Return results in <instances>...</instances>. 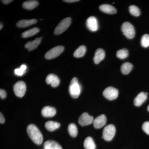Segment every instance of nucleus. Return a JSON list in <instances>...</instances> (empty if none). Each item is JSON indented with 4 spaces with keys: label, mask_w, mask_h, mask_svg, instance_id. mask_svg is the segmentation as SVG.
Listing matches in <instances>:
<instances>
[{
    "label": "nucleus",
    "mask_w": 149,
    "mask_h": 149,
    "mask_svg": "<svg viewBox=\"0 0 149 149\" xmlns=\"http://www.w3.org/2000/svg\"><path fill=\"white\" fill-rule=\"evenodd\" d=\"M27 131L28 136L35 143L40 145L42 143V135L36 125L29 124L27 126Z\"/></svg>",
    "instance_id": "obj_1"
},
{
    "label": "nucleus",
    "mask_w": 149,
    "mask_h": 149,
    "mask_svg": "<svg viewBox=\"0 0 149 149\" xmlns=\"http://www.w3.org/2000/svg\"><path fill=\"white\" fill-rule=\"evenodd\" d=\"M81 86L76 77H73L71 80L69 87V92L73 98H77L81 93Z\"/></svg>",
    "instance_id": "obj_2"
},
{
    "label": "nucleus",
    "mask_w": 149,
    "mask_h": 149,
    "mask_svg": "<svg viewBox=\"0 0 149 149\" xmlns=\"http://www.w3.org/2000/svg\"><path fill=\"white\" fill-rule=\"evenodd\" d=\"M121 29L123 35L128 39H133L135 37V28L130 22H124L121 26Z\"/></svg>",
    "instance_id": "obj_3"
},
{
    "label": "nucleus",
    "mask_w": 149,
    "mask_h": 149,
    "mask_svg": "<svg viewBox=\"0 0 149 149\" xmlns=\"http://www.w3.org/2000/svg\"><path fill=\"white\" fill-rule=\"evenodd\" d=\"M71 23V19L70 17H66L60 22L54 30L55 35H60L64 32Z\"/></svg>",
    "instance_id": "obj_4"
},
{
    "label": "nucleus",
    "mask_w": 149,
    "mask_h": 149,
    "mask_svg": "<svg viewBox=\"0 0 149 149\" xmlns=\"http://www.w3.org/2000/svg\"><path fill=\"white\" fill-rule=\"evenodd\" d=\"M116 128L112 124L107 125L103 130V136L105 141H111L115 135Z\"/></svg>",
    "instance_id": "obj_5"
},
{
    "label": "nucleus",
    "mask_w": 149,
    "mask_h": 149,
    "mask_svg": "<svg viewBox=\"0 0 149 149\" xmlns=\"http://www.w3.org/2000/svg\"><path fill=\"white\" fill-rule=\"evenodd\" d=\"M64 50V47L63 46H57L47 52L45 55V57L49 60L56 58L62 53Z\"/></svg>",
    "instance_id": "obj_6"
},
{
    "label": "nucleus",
    "mask_w": 149,
    "mask_h": 149,
    "mask_svg": "<svg viewBox=\"0 0 149 149\" xmlns=\"http://www.w3.org/2000/svg\"><path fill=\"white\" fill-rule=\"evenodd\" d=\"M14 92L16 96L19 97L24 96L26 91V86L24 81H19L17 82L13 87Z\"/></svg>",
    "instance_id": "obj_7"
},
{
    "label": "nucleus",
    "mask_w": 149,
    "mask_h": 149,
    "mask_svg": "<svg viewBox=\"0 0 149 149\" xmlns=\"http://www.w3.org/2000/svg\"><path fill=\"white\" fill-rule=\"evenodd\" d=\"M103 95L106 98L109 100H113L117 98L118 97V91L116 88L109 87L104 90Z\"/></svg>",
    "instance_id": "obj_8"
},
{
    "label": "nucleus",
    "mask_w": 149,
    "mask_h": 149,
    "mask_svg": "<svg viewBox=\"0 0 149 149\" xmlns=\"http://www.w3.org/2000/svg\"><path fill=\"white\" fill-rule=\"evenodd\" d=\"M94 121L93 116L89 115L87 113L84 112L80 115L78 119V123L82 126L89 125Z\"/></svg>",
    "instance_id": "obj_9"
},
{
    "label": "nucleus",
    "mask_w": 149,
    "mask_h": 149,
    "mask_svg": "<svg viewBox=\"0 0 149 149\" xmlns=\"http://www.w3.org/2000/svg\"><path fill=\"white\" fill-rule=\"evenodd\" d=\"M86 25L88 29L92 32H95L98 29V23L95 17L91 16L86 21Z\"/></svg>",
    "instance_id": "obj_10"
},
{
    "label": "nucleus",
    "mask_w": 149,
    "mask_h": 149,
    "mask_svg": "<svg viewBox=\"0 0 149 149\" xmlns=\"http://www.w3.org/2000/svg\"><path fill=\"white\" fill-rule=\"evenodd\" d=\"M93 123L95 128L97 129L102 128L106 123V116L104 114L100 115L94 119Z\"/></svg>",
    "instance_id": "obj_11"
},
{
    "label": "nucleus",
    "mask_w": 149,
    "mask_h": 149,
    "mask_svg": "<svg viewBox=\"0 0 149 149\" xmlns=\"http://www.w3.org/2000/svg\"><path fill=\"white\" fill-rule=\"evenodd\" d=\"M46 82L48 85L51 84L52 87L56 88L59 84L60 80L55 74H50L46 77Z\"/></svg>",
    "instance_id": "obj_12"
},
{
    "label": "nucleus",
    "mask_w": 149,
    "mask_h": 149,
    "mask_svg": "<svg viewBox=\"0 0 149 149\" xmlns=\"http://www.w3.org/2000/svg\"><path fill=\"white\" fill-rule=\"evenodd\" d=\"M56 110L53 107L46 106L42 109L41 113L44 117H51L54 116L56 113Z\"/></svg>",
    "instance_id": "obj_13"
},
{
    "label": "nucleus",
    "mask_w": 149,
    "mask_h": 149,
    "mask_svg": "<svg viewBox=\"0 0 149 149\" xmlns=\"http://www.w3.org/2000/svg\"><path fill=\"white\" fill-rule=\"evenodd\" d=\"M42 39V37L37 38L33 41L28 42L26 43L24 47L29 51L33 50L36 49L40 45Z\"/></svg>",
    "instance_id": "obj_14"
},
{
    "label": "nucleus",
    "mask_w": 149,
    "mask_h": 149,
    "mask_svg": "<svg viewBox=\"0 0 149 149\" xmlns=\"http://www.w3.org/2000/svg\"><path fill=\"white\" fill-rule=\"evenodd\" d=\"M105 53L102 49H98L96 50L94 57V62L96 64H99L104 58Z\"/></svg>",
    "instance_id": "obj_15"
},
{
    "label": "nucleus",
    "mask_w": 149,
    "mask_h": 149,
    "mask_svg": "<svg viewBox=\"0 0 149 149\" xmlns=\"http://www.w3.org/2000/svg\"><path fill=\"white\" fill-rule=\"evenodd\" d=\"M148 93L141 92L134 99V103L136 107L141 106L147 99Z\"/></svg>",
    "instance_id": "obj_16"
},
{
    "label": "nucleus",
    "mask_w": 149,
    "mask_h": 149,
    "mask_svg": "<svg viewBox=\"0 0 149 149\" xmlns=\"http://www.w3.org/2000/svg\"><path fill=\"white\" fill-rule=\"evenodd\" d=\"M99 8L103 12L109 14H114L117 12L116 9L110 5H101L99 7Z\"/></svg>",
    "instance_id": "obj_17"
},
{
    "label": "nucleus",
    "mask_w": 149,
    "mask_h": 149,
    "mask_svg": "<svg viewBox=\"0 0 149 149\" xmlns=\"http://www.w3.org/2000/svg\"><path fill=\"white\" fill-rule=\"evenodd\" d=\"M37 19H29V20L23 19V20L18 21L16 25L19 28H24V27H28L32 24H35L37 23Z\"/></svg>",
    "instance_id": "obj_18"
},
{
    "label": "nucleus",
    "mask_w": 149,
    "mask_h": 149,
    "mask_svg": "<svg viewBox=\"0 0 149 149\" xmlns=\"http://www.w3.org/2000/svg\"><path fill=\"white\" fill-rule=\"evenodd\" d=\"M44 149H62V148L56 141H48L44 143Z\"/></svg>",
    "instance_id": "obj_19"
},
{
    "label": "nucleus",
    "mask_w": 149,
    "mask_h": 149,
    "mask_svg": "<svg viewBox=\"0 0 149 149\" xmlns=\"http://www.w3.org/2000/svg\"><path fill=\"white\" fill-rule=\"evenodd\" d=\"M60 124L58 122L53 121H48L45 124V127L49 131H53L58 129L60 126Z\"/></svg>",
    "instance_id": "obj_20"
},
{
    "label": "nucleus",
    "mask_w": 149,
    "mask_h": 149,
    "mask_svg": "<svg viewBox=\"0 0 149 149\" xmlns=\"http://www.w3.org/2000/svg\"><path fill=\"white\" fill-rule=\"evenodd\" d=\"M38 4L39 3L37 1H28L24 2L22 6L25 9L31 10L37 7Z\"/></svg>",
    "instance_id": "obj_21"
},
{
    "label": "nucleus",
    "mask_w": 149,
    "mask_h": 149,
    "mask_svg": "<svg viewBox=\"0 0 149 149\" xmlns=\"http://www.w3.org/2000/svg\"><path fill=\"white\" fill-rule=\"evenodd\" d=\"M84 147L85 149H95L96 145L93 139L88 137L85 139L84 142Z\"/></svg>",
    "instance_id": "obj_22"
},
{
    "label": "nucleus",
    "mask_w": 149,
    "mask_h": 149,
    "mask_svg": "<svg viewBox=\"0 0 149 149\" xmlns=\"http://www.w3.org/2000/svg\"><path fill=\"white\" fill-rule=\"evenodd\" d=\"M39 32L40 29L37 27H35L23 32L22 34V37L24 38H28L36 35Z\"/></svg>",
    "instance_id": "obj_23"
},
{
    "label": "nucleus",
    "mask_w": 149,
    "mask_h": 149,
    "mask_svg": "<svg viewBox=\"0 0 149 149\" xmlns=\"http://www.w3.org/2000/svg\"><path fill=\"white\" fill-rule=\"evenodd\" d=\"M86 52V47L84 45L80 46L76 50L73 54V56L75 57L79 58L83 57L85 56Z\"/></svg>",
    "instance_id": "obj_24"
},
{
    "label": "nucleus",
    "mask_w": 149,
    "mask_h": 149,
    "mask_svg": "<svg viewBox=\"0 0 149 149\" xmlns=\"http://www.w3.org/2000/svg\"><path fill=\"white\" fill-rule=\"evenodd\" d=\"M132 68H133V65L130 63H125L121 65V72H122L123 74H128L131 71Z\"/></svg>",
    "instance_id": "obj_25"
},
{
    "label": "nucleus",
    "mask_w": 149,
    "mask_h": 149,
    "mask_svg": "<svg viewBox=\"0 0 149 149\" xmlns=\"http://www.w3.org/2000/svg\"><path fill=\"white\" fill-rule=\"evenodd\" d=\"M68 133H69L70 136L72 137H75L77 136L78 133V130L75 124L74 123H70L68 126Z\"/></svg>",
    "instance_id": "obj_26"
},
{
    "label": "nucleus",
    "mask_w": 149,
    "mask_h": 149,
    "mask_svg": "<svg viewBox=\"0 0 149 149\" xmlns=\"http://www.w3.org/2000/svg\"><path fill=\"white\" fill-rule=\"evenodd\" d=\"M116 56L118 58L121 59L126 58L128 56V51L126 49H121L117 51Z\"/></svg>",
    "instance_id": "obj_27"
},
{
    "label": "nucleus",
    "mask_w": 149,
    "mask_h": 149,
    "mask_svg": "<svg viewBox=\"0 0 149 149\" xmlns=\"http://www.w3.org/2000/svg\"><path fill=\"white\" fill-rule=\"evenodd\" d=\"M129 12L133 16H139L141 14V11L138 7L136 6H130L129 8Z\"/></svg>",
    "instance_id": "obj_28"
},
{
    "label": "nucleus",
    "mask_w": 149,
    "mask_h": 149,
    "mask_svg": "<svg viewBox=\"0 0 149 149\" xmlns=\"http://www.w3.org/2000/svg\"><path fill=\"white\" fill-rule=\"evenodd\" d=\"M141 45L144 48H147L149 47V35L145 34L143 35L141 40Z\"/></svg>",
    "instance_id": "obj_29"
},
{
    "label": "nucleus",
    "mask_w": 149,
    "mask_h": 149,
    "mask_svg": "<svg viewBox=\"0 0 149 149\" xmlns=\"http://www.w3.org/2000/svg\"><path fill=\"white\" fill-rule=\"evenodd\" d=\"M27 68V65H22L19 68H16L15 70V74L17 76H22L24 74Z\"/></svg>",
    "instance_id": "obj_30"
},
{
    "label": "nucleus",
    "mask_w": 149,
    "mask_h": 149,
    "mask_svg": "<svg viewBox=\"0 0 149 149\" xmlns=\"http://www.w3.org/2000/svg\"><path fill=\"white\" fill-rule=\"evenodd\" d=\"M142 129L145 133L149 135V121H146L143 123Z\"/></svg>",
    "instance_id": "obj_31"
},
{
    "label": "nucleus",
    "mask_w": 149,
    "mask_h": 149,
    "mask_svg": "<svg viewBox=\"0 0 149 149\" xmlns=\"http://www.w3.org/2000/svg\"><path fill=\"white\" fill-rule=\"evenodd\" d=\"M7 94L6 91L3 89L0 90V97L1 99H5L6 97Z\"/></svg>",
    "instance_id": "obj_32"
},
{
    "label": "nucleus",
    "mask_w": 149,
    "mask_h": 149,
    "mask_svg": "<svg viewBox=\"0 0 149 149\" xmlns=\"http://www.w3.org/2000/svg\"><path fill=\"white\" fill-rule=\"evenodd\" d=\"M0 114H1L0 115V123H1V124H3V123H4L5 119L4 117L3 116L1 113H0Z\"/></svg>",
    "instance_id": "obj_33"
},
{
    "label": "nucleus",
    "mask_w": 149,
    "mask_h": 149,
    "mask_svg": "<svg viewBox=\"0 0 149 149\" xmlns=\"http://www.w3.org/2000/svg\"><path fill=\"white\" fill-rule=\"evenodd\" d=\"M13 1H12V0H3V1H1L4 3L6 4H8L12 2Z\"/></svg>",
    "instance_id": "obj_34"
},
{
    "label": "nucleus",
    "mask_w": 149,
    "mask_h": 149,
    "mask_svg": "<svg viewBox=\"0 0 149 149\" xmlns=\"http://www.w3.org/2000/svg\"><path fill=\"white\" fill-rule=\"evenodd\" d=\"M63 1L68 3H73L79 1L78 0H65V1Z\"/></svg>",
    "instance_id": "obj_35"
},
{
    "label": "nucleus",
    "mask_w": 149,
    "mask_h": 149,
    "mask_svg": "<svg viewBox=\"0 0 149 149\" xmlns=\"http://www.w3.org/2000/svg\"><path fill=\"white\" fill-rule=\"evenodd\" d=\"M0 26H1V27H0V29H1V30L3 27V24H2L1 23V25H0Z\"/></svg>",
    "instance_id": "obj_36"
},
{
    "label": "nucleus",
    "mask_w": 149,
    "mask_h": 149,
    "mask_svg": "<svg viewBox=\"0 0 149 149\" xmlns=\"http://www.w3.org/2000/svg\"><path fill=\"white\" fill-rule=\"evenodd\" d=\"M148 110L149 111V105L148 107Z\"/></svg>",
    "instance_id": "obj_37"
}]
</instances>
